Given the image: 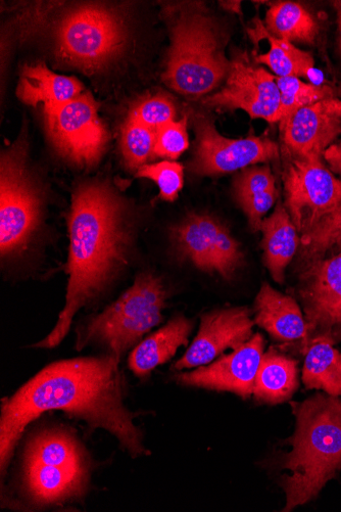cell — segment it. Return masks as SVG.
I'll list each match as a JSON object with an SVG mask.
<instances>
[{
  "instance_id": "cell-11",
  "label": "cell",
  "mask_w": 341,
  "mask_h": 512,
  "mask_svg": "<svg viewBox=\"0 0 341 512\" xmlns=\"http://www.w3.org/2000/svg\"><path fill=\"white\" fill-rule=\"evenodd\" d=\"M171 235L180 257L225 279L234 275L245 258L230 230L211 215L192 213L172 228Z\"/></svg>"
},
{
  "instance_id": "cell-32",
  "label": "cell",
  "mask_w": 341,
  "mask_h": 512,
  "mask_svg": "<svg viewBox=\"0 0 341 512\" xmlns=\"http://www.w3.org/2000/svg\"><path fill=\"white\" fill-rule=\"evenodd\" d=\"M187 117L169 122L157 129L156 157L178 159L189 147Z\"/></svg>"
},
{
  "instance_id": "cell-34",
  "label": "cell",
  "mask_w": 341,
  "mask_h": 512,
  "mask_svg": "<svg viewBox=\"0 0 341 512\" xmlns=\"http://www.w3.org/2000/svg\"><path fill=\"white\" fill-rule=\"evenodd\" d=\"M221 6L224 9L231 11L232 13H238V14L241 13V3L240 2H227V3L222 2Z\"/></svg>"
},
{
  "instance_id": "cell-29",
  "label": "cell",
  "mask_w": 341,
  "mask_h": 512,
  "mask_svg": "<svg viewBox=\"0 0 341 512\" xmlns=\"http://www.w3.org/2000/svg\"><path fill=\"white\" fill-rule=\"evenodd\" d=\"M303 256L308 261L319 259L341 244V205L322 217L301 239Z\"/></svg>"
},
{
  "instance_id": "cell-15",
  "label": "cell",
  "mask_w": 341,
  "mask_h": 512,
  "mask_svg": "<svg viewBox=\"0 0 341 512\" xmlns=\"http://www.w3.org/2000/svg\"><path fill=\"white\" fill-rule=\"evenodd\" d=\"M255 322L246 307H233L206 313L200 330L185 354L174 364L176 371L208 365L227 350H235L253 337Z\"/></svg>"
},
{
  "instance_id": "cell-7",
  "label": "cell",
  "mask_w": 341,
  "mask_h": 512,
  "mask_svg": "<svg viewBox=\"0 0 341 512\" xmlns=\"http://www.w3.org/2000/svg\"><path fill=\"white\" fill-rule=\"evenodd\" d=\"M25 135L2 152L0 159V256L22 257L38 234L43 192L29 164Z\"/></svg>"
},
{
  "instance_id": "cell-13",
  "label": "cell",
  "mask_w": 341,
  "mask_h": 512,
  "mask_svg": "<svg viewBox=\"0 0 341 512\" xmlns=\"http://www.w3.org/2000/svg\"><path fill=\"white\" fill-rule=\"evenodd\" d=\"M211 108L242 110L253 119L278 122L280 92L276 77L252 64L246 53L230 61L226 85L204 99Z\"/></svg>"
},
{
  "instance_id": "cell-14",
  "label": "cell",
  "mask_w": 341,
  "mask_h": 512,
  "mask_svg": "<svg viewBox=\"0 0 341 512\" xmlns=\"http://www.w3.org/2000/svg\"><path fill=\"white\" fill-rule=\"evenodd\" d=\"M261 334L214 362L191 371L180 372L175 380L182 386L217 392H230L242 399L254 394L258 369L264 355Z\"/></svg>"
},
{
  "instance_id": "cell-24",
  "label": "cell",
  "mask_w": 341,
  "mask_h": 512,
  "mask_svg": "<svg viewBox=\"0 0 341 512\" xmlns=\"http://www.w3.org/2000/svg\"><path fill=\"white\" fill-rule=\"evenodd\" d=\"M298 388V362L274 348L264 353L256 378L255 398L264 403L278 404L290 399Z\"/></svg>"
},
{
  "instance_id": "cell-10",
  "label": "cell",
  "mask_w": 341,
  "mask_h": 512,
  "mask_svg": "<svg viewBox=\"0 0 341 512\" xmlns=\"http://www.w3.org/2000/svg\"><path fill=\"white\" fill-rule=\"evenodd\" d=\"M193 125L197 144L188 169L194 175L221 176L279 158L278 145L265 136L227 138L204 115L194 117Z\"/></svg>"
},
{
  "instance_id": "cell-12",
  "label": "cell",
  "mask_w": 341,
  "mask_h": 512,
  "mask_svg": "<svg viewBox=\"0 0 341 512\" xmlns=\"http://www.w3.org/2000/svg\"><path fill=\"white\" fill-rule=\"evenodd\" d=\"M286 209L299 232L306 234L341 205V180L317 159L291 160L283 173Z\"/></svg>"
},
{
  "instance_id": "cell-35",
  "label": "cell",
  "mask_w": 341,
  "mask_h": 512,
  "mask_svg": "<svg viewBox=\"0 0 341 512\" xmlns=\"http://www.w3.org/2000/svg\"><path fill=\"white\" fill-rule=\"evenodd\" d=\"M334 6H335L336 11H337V23H338V31H339V45H340V50H341V8L339 6H337L335 3H334Z\"/></svg>"
},
{
  "instance_id": "cell-6",
  "label": "cell",
  "mask_w": 341,
  "mask_h": 512,
  "mask_svg": "<svg viewBox=\"0 0 341 512\" xmlns=\"http://www.w3.org/2000/svg\"><path fill=\"white\" fill-rule=\"evenodd\" d=\"M167 299L162 278L141 272L118 300L84 325L77 337V350L97 345L121 359L163 321Z\"/></svg>"
},
{
  "instance_id": "cell-19",
  "label": "cell",
  "mask_w": 341,
  "mask_h": 512,
  "mask_svg": "<svg viewBox=\"0 0 341 512\" xmlns=\"http://www.w3.org/2000/svg\"><path fill=\"white\" fill-rule=\"evenodd\" d=\"M192 328L191 320L182 315L174 317L135 346L129 355L128 367L140 379L150 376L157 367L172 359L180 347L188 345Z\"/></svg>"
},
{
  "instance_id": "cell-22",
  "label": "cell",
  "mask_w": 341,
  "mask_h": 512,
  "mask_svg": "<svg viewBox=\"0 0 341 512\" xmlns=\"http://www.w3.org/2000/svg\"><path fill=\"white\" fill-rule=\"evenodd\" d=\"M261 231L265 265L274 281L282 284L285 269L295 257L300 245L299 231L287 209L281 204L263 220Z\"/></svg>"
},
{
  "instance_id": "cell-21",
  "label": "cell",
  "mask_w": 341,
  "mask_h": 512,
  "mask_svg": "<svg viewBox=\"0 0 341 512\" xmlns=\"http://www.w3.org/2000/svg\"><path fill=\"white\" fill-rule=\"evenodd\" d=\"M233 194L236 203L248 217L254 232L261 230L265 216L277 198L275 177L269 166L254 165L234 178Z\"/></svg>"
},
{
  "instance_id": "cell-1",
  "label": "cell",
  "mask_w": 341,
  "mask_h": 512,
  "mask_svg": "<svg viewBox=\"0 0 341 512\" xmlns=\"http://www.w3.org/2000/svg\"><path fill=\"white\" fill-rule=\"evenodd\" d=\"M120 360L109 353L54 362L3 400L0 409L3 478L27 427L50 411H63L84 422L89 429L107 431L132 458L150 454L135 424L140 413L131 411L125 404Z\"/></svg>"
},
{
  "instance_id": "cell-26",
  "label": "cell",
  "mask_w": 341,
  "mask_h": 512,
  "mask_svg": "<svg viewBox=\"0 0 341 512\" xmlns=\"http://www.w3.org/2000/svg\"><path fill=\"white\" fill-rule=\"evenodd\" d=\"M267 31L289 42L313 43L318 34V24L301 5L281 2L273 5L266 14Z\"/></svg>"
},
{
  "instance_id": "cell-27",
  "label": "cell",
  "mask_w": 341,
  "mask_h": 512,
  "mask_svg": "<svg viewBox=\"0 0 341 512\" xmlns=\"http://www.w3.org/2000/svg\"><path fill=\"white\" fill-rule=\"evenodd\" d=\"M157 130L145 126L129 116L121 131V153L125 166L137 172L157 159L155 149Z\"/></svg>"
},
{
  "instance_id": "cell-18",
  "label": "cell",
  "mask_w": 341,
  "mask_h": 512,
  "mask_svg": "<svg viewBox=\"0 0 341 512\" xmlns=\"http://www.w3.org/2000/svg\"><path fill=\"white\" fill-rule=\"evenodd\" d=\"M255 322L273 339L303 342L305 354L310 344L306 318L294 298L283 295L264 283L256 299Z\"/></svg>"
},
{
  "instance_id": "cell-8",
  "label": "cell",
  "mask_w": 341,
  "mask_h": 512,
  "mask_svg": "<svg viewBox=\"0 0 341 512\" xmlns=\"http://www.w3.org/2000/svg\"><path fill=\"white\" fill-rule=\"evenodd\" d=\"M126 41L123 19L101 5H83L70 11L57 31L60 58L85 72L109 65L121 54Z\"/></svg>"
},
{
  "instance_id": "cell-2",
  "label": "cell",
  "mask_w": 341,
  "mask_h": 512,
  "mask_svg": "<svg viewBox=\"0 0 341 512\" xmlns=\"http://www.w3.org/2000/svg\"><path fill=\"white\" fill-rule=\"evenodd\" d=\"M127 202L109 181L76 186L68 215L69 256L65 307L56 327L34 346L58 347L77 313L99 299L130 262L134 228Z\"/></svg>"
},
{
  "instance_id": "cell-33",
  "label": "cell",
  "mask_w": 341,
  "mask_h": 512,
  "mask_svg": "<svg viewBox=\"0 0 341 512\" xmlns=\"http://www.w3.org/2000/svg\"><path fill=\"white\" fill-rule=\"evenodd\" d=\"M323 158L333 171L341 175V143L330 146Z\"/></svg>"
},
{
  "instance_id": "cell-5",
  "label": "cell",
  "mask_w": 341,
  "mask_h": 512,
  "mask_svg": "<svg viewBox=\"0 0 341 512\" xmlns=\"http://www.w3.org/2000/svg\"><path fill=\"white\" fill-rule=\"evenodd\" d=\"M89 455L69 429L46 428L27 443L23 486L36 505L52 506L80 500L88 491Z\"/></svg>"
},
{
  "instance_id": "cell-36",
  "label": "cell",
  "mask_w": 341,
  "mask_h": 512,
  "mask_svg": "<svg viewBox=\"0 0 341 512\" xmlns=\"http://www.w3.org/2000/svg\"><path fill=\"white\" fill-rule=\"evenodd\" d=\"M332 336H333L334 340L341 341V327L336 328L332 332Z\"/></svg>"
},
{
  "instance_id": "cell-20",
  "label": "cell",
  "mask_w": 341,
  "mask_h": 512,
  "mask_svg": "<svg viewBox=\"0 0 341 512\" xmlns=\"http://www.w3.org/2000/svg\"><path fill=\"white\" fill-rule=\"evenodd\" d=\"M82 83L73 77L59 75L44 64L25 66L17 89L18 98L26 105L44 107L64 104L80 96Z\"/></svg>"
},
{
  "instance_id": "cell-28",
  "label": "cell",
  "mask_w": 341,
  "mask_h": 512,
  "mask_svg": "<svg viewBox=\"0 0 341 512\" xmlns=\"http://www.w3.org/2000/svg\"><path fill=\"white\" fill-rule=\"evenodd\" d=\"M276 82L280 92L279 123L303 108L333 98L330 87L305 83L297 77H276Z\"/></svg>"
},
{
  "instance_id": "cell-17",
  "label": "cell",
  "mask_w": 341,
  "mask_h": 512,
  "mask_svg": "<svg viewBox=\"0 0 341 512\" xmlns=\"http://www.w3.org/2000/svg\"><path fill=\"white\" fill-rule=\"evenodd\" d=\"M280 130L291 156L321 160L341 132V101L330 98L303 108L280 123Z\"/></svg>"
},
{
  "instance_id": "cell-31",
  "label": "cell",
  "mask_w": 341,
  "mask_h": 512,
  "mask_svg": "<svg viewBox=\"0 0 341 512\" xmlns=\"http://www.w3.org/2000/svg\"><path fill=\"white\" fill-rule=\"evenodd\" d=\"M130 117L157 130L175 120L176 107L169 97L157 95L138 102L131 111Z\"/></svg>"
},
{
  "instance_id": "cell-25",
  "label": "cell",
  "mask_w": 341,
  "mask_h": 512,
  "mask_svg": "<svg viewBox=\"0 0 341 512\" xmlns=\"http://www.w3.org/2000/svg\"><path fill=\"white\" fill-rule=\"evenodd\" d=\"M251 37L267 39L271 48L267 54L256 57L257 63L269 67L278 77H307L314 68L313 57L291 42L271 35L262 22H257Z\"/></svg>"
},
{
  "instance_id": "cell-16",
  "label": "cell",
  "mask_w": 341,
  "mask_h": 512,
  "mask_svg": "<svg viewBox=\"0 0 341 512\" xmlns=\"http://www.w3.org/2000/svg\"><path fill=\"white\" fill-rule=\"evenodd\" d=\"M299 295L310 336L341 327V251L311 261L301 275Z\"/></svg>"
},
{
  "instance_id": "cell-9",
  "label": "cell",
  "mask_w": 341,
  "mask_h": 512,
  "mask_svg": "<svg viewBox=\"0 0 341 512\" xmlns=\"http://www.w3.org/2000/svg\"><path fill=\"white\" fill-rule=\"evenodd\" d=\"M48 141L57 154L80 169H92L104 157L108 132L89 92L60 105L44 107Z\"/></svg>"
},
{
  "instance_id": "cell-4",
  "label": "cell",
  "mask_w": 341,
  "mask_h": 512,
  "mask_svg": "<svg viewBox=\"0 0 341 512\" xmlns=\"http://www.w3.org/2000/svg\"><path fill=\"white\" fill-rule=\"evenodd\" d=\"M170 12L171 48L163 80L183 96H205L229 72L224 35L203 7L186 5Z\"/></svg>"
},
{
  "instance_id": "cell-23",
  "label": "cell",
  "mask_w": 341,
  "mask_h": 512,
  "mask_svg": "<svg viewBox=\"0 0 341 512\" xmlns=\"http://www.w3.org/2000/svg\"><path fill=\"white\" fill-rule=\"evenodd\" d=\"M332 334H321L310 341L303 368V383L309 390L341 396V352L334 347Z\"/></svg>"
},
{
  "instance_id": "cell-3",
  "label": "cell",
  "mask_w": 341,
  "mask_h": 512,
  "mask_svg": "<svg viewBox=\"0 0 341 512\" xmlns=\"http://www.w3.org/2000/svg\"><path fill=\"white\" fill-rule=\"evenodd\" d=\"M291 406L297 423L282 460L283 511L315 499L341 471V398L323 392Z\"/></svg>"
},
{
  "instance_id": "cell-30",
  "label": "cell",
  "mask_w": 341,
  "mask_h": 512,
  "mask_svg": "<svg viewBox=\"0 0 341 512\" xmlns=\"http://www.w3.org/2000/svg\"><path fill=\"white\" fill-rule=\"evenodd\" d=\"M136 176L153 180L160 190V197L166 202H174L184 184L183 166L177 162L162 161L141 167Z\"/></svg>"
},
{
  "instance_id": "cell-37",
  "label": "cell",
  "mask_w": 341,
  "mask_h": 512,
  "mask_svg": "<svg viewBox=\"0 0 341 512\" xmlns=\"http://www.w3.org/2000/svg\"><path fill=\"white\" fill-rule=\"evenodd\" d=\"M335 4L341 8V2H335Z\"/></svg>"
}]
</instances>
